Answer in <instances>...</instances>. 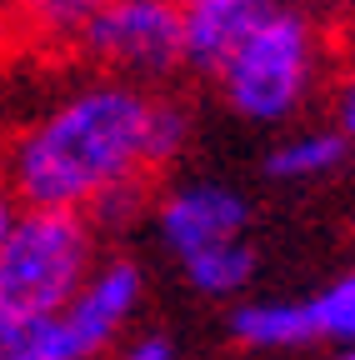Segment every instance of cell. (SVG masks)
I'll return each mask as SVG.
<instances>
[{
  "instance_id": "5b68a950",
  "label": "cell",
  "mask_w": 355,
  "mask_h": 360,
  "mask_svg": "<svg viewBox=\"0 0 355 360\" xmlns=\"http://www.w3.org/2000/svg\"><path fill=\"white\" fill-rule=\"evenodd\" d=\"M141 305L136 260H101L60 315L40 321V360H101Z\"/></svg>"
},
{
  "instance_id": "3957f363",
  "label": "cell",
  "mask_w": 355,
  "mask_h": 360,
  "mask_svg": "<svg viewBox=\"0 0 355 360\" xmlns=\"http://www.w3.org/2000/svg\"><path fill=\"white\" fill-rule=\"evenodd\" d=\"M101 265L96 225L75 210H15L0 236V315L46 321L60 315Z\"/></svg>"
},
{
  "instance_id": "7c38bea8",
  "label": "cell",
  "mask_w": 355,
  "mask_h": 360,
  "mask_svg": "<svg viewBox=\"0 0 355 360\" xmlns=\"http://www.w3.org/2000/svg\"><path fill=\"white\" fill-rule=\"evenodd\" d=\"M191 141V110L170 96H150V120H146V165L150 175L165 170Z\"/></svg>"
},
{
  "instance_id": "52a82bcc",
  "label": "cell",
  "mask_w": 355,
  "mask_h": 360,
  "mask_svg": "<svg viewBox=\"0 0 355 360\" xmlns=\"http://www.w3.org/2000/svg\"><path fill=\"white\" fill-rule=\"evenodd\" d=\"M276 11V0H181V51L186 65L215 75L235 45Z\"/></svg>"
},
{
  "instance_id": "5bb4252c",
  "label": "cell",
  "mask_w": 355,
  "mask_h": 360,
  "mask_svg": "<svg viewBox=\"0 0 355 360\" xmlns=\"http://www.w3.org/2000/svg\"><path fill=\"white\" fill-rule=\"evenodd\" d=\"M0 360H40V321L0 315Z\"/></svg>"
},
{
  "instance_id": "ba28073f",
  "label": "cell",
  "mask_w": 355,
  "mask_h": 360,
  "mask_svg": "<svg viewBox=\"0 0 355 360\" xmlns=\"http://www.w3.org/2000/svg\"><path fill=\"white\" fill-rule=\"evenodd\" d=\"M231 340L245 350H285V345H310L316 326H310L305 300H245L231 310Z\"/></svg>"
},
{
  "instance_id": "8992f818",
  "label": "cell",
  "mask_w": 355,
  "mask_h": 360,
  "mask_svg": "<svg viewBox=\"0 0 355 360\" xmlns=\"http://www.w3.org/2000/svg\"><path fill=\"white\" fill-rule=\"evenodd\" d=\"M155 225H160L165 245L175 255H186V250H200L210 240H235L250 225V205H245L240 191L205 180V186H181V191L160 195Z\"/></svg>"
},
{
  "instance_id": "ac0fdd59",
  "label": "cell",
  "mask_w": 355,
  "mask_h": 360,
  "mask_svg": "<svg viewBox=\"0 0 355 360\" xmlns=\"http://www.w3.org/2000/svg\"><path fill=\"white\" fill-rule=\"evenodd\" d=\"M330 360H355V345H340V355H330Z\"/></svg>"
},
{
  "instance_id": "4fadbf2b",
  "label": "cell",
  "mask_w": 355,
  "mask_h": 360,
  "mask_svg": "<svg viewBox=\"0 0 355 360\" xmlns=\"http://www.w3.org/2000/svg\"><path fill=\"white\" fill-rule=\"evenodd\" d=\"M310 305V326L316 340H335V345H355V276H340L335 285L305 295Z\"/></svg>"
},
{
  "instance_id": "277c9868",
  "label": "cell",
  "mask_w": 355,
  "mask_h": 360,
  "mask_svg": "<svg viewBox=\"0 0 355 360\" xmlns=\"http://www.w3.org/2000/svg\"><path fill=\"white\" fill-rule=\"evenodd\" d=\"M80 45L105 75H120L130 85L160 80L186 65L181 0H105L80 30Z\"/></svg>"
},
{
  "instance_id": "7a4b0ae2",
  "label": "cell",
  "mask_w": 355,
  "mask_h": 360,
  "mask_svg": "<svg viewBox=\"0 0 355 360\" xmlns=\"http://www.w3.org/2000/svg\"><path fill=\"white\" fill-rule=\"evenodd\" d=\"M325 65V40L305 11L276 6L235 51L215 70L220 96L240 120L255 125H285L290 115L305 110V101L321 85Z\"/></svg>"
},
{
  "instance_id": "8fae6325",
  "label": "cell",
  "mask_w": 355,
  "mask_h": 360,
  "mask_svg": "<svg viewBox=\"0 0 355 360\" xmlns=\"http://www.w3.org/2000/svg\"><path fill=\"white\" fill-rule=\"evenodd\" d=\"M105 0H11V11L25 30L46 35V40H80V30L91 25V15Z\"/></svg>"
},
{
  "instance_id": "30bf717a",
  "label": "cell",
  "mask_w": 355,
  "mask_h": 360,
  "mask_svg": "<svg viewBox=\"0 0 355 360\" xmlns=\"http://www.w3.org/2000/svg\"><path fill=\"white\" fill-rule=\"evenodd\" d=\"M345 141L335 130H300L290 141H280L271 155H265V175L271 180H316L325 170H335L345 160Z\"/></svg>"
},
{
  "instance_id": "e0dca14e",
  "label": "cell",
  "mask_w": 355,
  "mask_h": 360,
  "mask_svg": "<svg viewBox=\"0 0 355 360\" xmlns=\"http://www.w3.org/2000/svg\"><path fill=\"white\" fill-rule=\"evenodd\" d=\"M15 195H11V186H6V170H0V236H6L11 231V220H15Z\"/></svg>"
},
{
  "instance_id": "2e32d148",
  "label": "cell",
  "mask_w": 355,
  "mask_h": 360,
  "mask_svg": "<svg viewBox=\"0 0 355 360\" xmlns=\"http://www.w3.org/2000/svg\"><path fill=\"white\" fill-rule=\"evenodd\" d=\"M115 360H175V345L165 335H146V340H130Z\"/></svg>"
},
{
  "instance_id": "9c48e42d",
  "label": "cell",
  "mask_w": 355,
  "mask_h": 360,
  "mask_svg": "<svg viewBox=\"0 0 355 360\" xmlns=\"http://www.w3.org/2000/svg\"><path fill=\"white\" fill-rule=\"evenodd\" d=\"M181 265H186V281L200 295H240L255 281V250L240 236L235 240H210L200 250H186Z\"/></svg>"
},
{
  "instance_id": "9a60e30c",
  "label": "cell",
  "mask_w": 355,
  "mask_h": 360,
  "mask_svg": "<svg viewBox=\"0 0 355 360\" xmlns=\"http://www.w3.org/2000/svg\"><path fill=\"white\" fill-rule=\"evenodd\" d=\"M330 110H335V135L345 146H355V65H345V75L335 80V101H330Z\"/></svg>"
},
{
  "instance_id": "6da1fadb",
  "label": "cell",
  "mask_w": 355,
  "mask_h": 360,
  "mask_svg": "<svg viewBox=\"0 0 355 360\" xmlns=\"http://www.w3.org/2000/svg\"><path fill=\"white\" fill-rule=\"evenodd\" d=\"M146 120H150L146 85L91 80L70 90L46 115H35L0 155L15 205L85 215L115 186L150 180Z\"/></svg>"
}]
</instances>
